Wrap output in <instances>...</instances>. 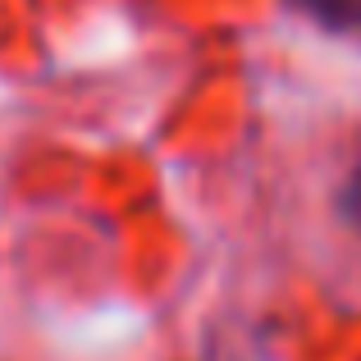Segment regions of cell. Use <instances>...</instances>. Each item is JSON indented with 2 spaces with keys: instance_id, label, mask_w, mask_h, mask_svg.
Segmentation results:
<instances>
[{
  "instance_id": "1",
  "label": "cell",
  "mask_w": 361,
  "mask_h": 361,
  "mask_svg": "<svg viewBox=\"0 0 361 361\" xmlns=\"http://www.w3.org/2000/svg\"><path fill=\"white\" fill-rule=\"evenodd\" d=\"M329 32H361V0H283Z\"/></svg>"
},
{
  "instance_id": "2",
  "label": "cell",
  "mask_w": 361,
  "mask_h": 361,
  "mask_svg": "<svg viewBox=\"0 0 361 361\" xmlns=\"http://www.w3.org/2000/svg\"><path fill=\"white\" fill-rule=\"evenodd\" d=\"M338 215H343L353 229H361V160L353 165V174L343 178V188H338Z\"/></svg>"
}]
</instances>
